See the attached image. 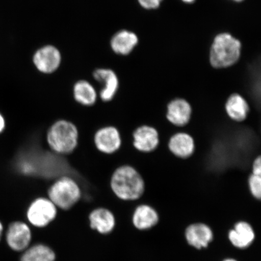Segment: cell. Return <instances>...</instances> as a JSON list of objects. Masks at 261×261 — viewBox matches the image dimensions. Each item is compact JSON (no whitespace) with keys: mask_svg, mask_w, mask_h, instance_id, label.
<instances>
[{"mask_svg":"<svg viewBox=\"0 0 261 261\" xmlns=\"http://www.w3.org/2000/svg\"><path fill=\"white\" fill-rule=\"evenodd\" d=\"M110 185L114 194L124 201L138 200L145 191L141 175L130 165L117 168L111 176Z\"/></svg>","mask_w":261,"mask_h":261,"instance_id":"1","label":"cell"},{"mask_svg":"<svg viewBox=\"0 0 261 261\" xmlns=\"http://www.w3.org/2000/svg\"><path fill=\"white\" fill-rule=\"evenodd\" d=\"M45 139L49 148L57 154L69 155L79 145V130L70 120L59 119L49 127Z\"/></svg>","mask_w":261,"mask_h":261,"instance_id":"2","label":"cell"},{"mask_svg":"<svg viewBox=\"0 0 261 261\" xmlns=\"http://www.w3.org/2000/svg\"><path fill=\"white\" fill-rule=\"evenodd\" d=\"M241 50V42L233 36L227 33L218 35L211 49V64L217 68L230 67L239 60Z\"/></svg>","mask_w":261,"mask_h":261,"instance_id":"3","label":"cell"},{"mask_svg":"<svg viewBox=\"0 0 261 261\" xmlns=\"http://www.w3.org/2000/svg\"><path fill=\"white\" fill-rule=\"evenodd\" d=\"M81 188L77 182L70 176H62L55 180L48 189V198L57 208L68 211L80 200Z\"/></svg>","mask_w":261,"mask_h":261,"instance_id":"4","label":"cell"},{"mask_svg":"<svg viewBox=\"0 0 261 261\" xmlns=\"http://www.w3.org/2000/svg\"><path fill=\"white\" fill-rule=\"evenodd\" d=\"M58 208L48 197H38L29 205L26 217L32 226L44 228L57 218Z\"/></svg>","mask_w":261,"mask_h":261,"instance_id":"5","label":"cell"},{"mask_svg":"<svg viewBox=\"0 0 261 261\" xmlns=\"http://www.w3.org/2000/svg\"><path fill=\"white\" fill-rule=\"evenodd\" d=\"M93 142L98 151L103 154L112 155L121 148L122 136L116 126L107 125L96 130Z\"/></svg>","mask_w":261,"mask_h":261,"instance_id":"6","label":"cell"},{"mask_svg":"<svg viewBox=\"0 0 261 261\" xmlns=\"http://www.w3.org/2000/svg\"><path fill=\"white\" fill-rule=\"evenodd\" d=\"M33 62L40 72L47 74L54 73L61 64V52L54 45H45L35 52Z\"/></svg>","mask_w":261,"mask_h":261,"instance_id":"7","label":"cell"},{"mask_svg":"<svg viewBox=\"0 0 261 261\" xmlns=\"http://www.w3.org/2000/svg\"><path fill=\"white\" fill-rule=\"evenodd\" d=\"M32 238L31 228L24 222H13L6 231V243L15 252H24L30 246Z\"/></svg>","mask_w":261,"mask_h":261,"instance_id":"8","label":"cell"},{"mask_svg":"<svg viewBox=\"0 0 261 261\" xmlns=\"http://www.w3.org/2000/svg\"><path fill=\"white\" fill-rule=\"evenodd\" d=\"M93 76L98 83L102 85L98 93L100 100L103 102H112L119 88V78L115 71L110 68H97L93 71Z\"/></svg>","mask_w":261,"mask_h":261,"instance_id":"9","label":"cell"},{"mask_svg":"<svg viewBox=\"0 0 261 261\" xmlns=\"http://www.w3.org/2000/svg\"><path fill=\"white\" fill-rule=\"evenodd\" d=\"M133 137V146L140 152H151L159 145V134L153 127L140 126L134 132Z\"/></svg>","mask_w":261,"mask_h":261,"instance_id":"10","label":"cell"},{"mask_svg":"<svg viewBox=\"0 0 261 261\" xmlns=\"http://www.w3.org/2000/svg\"><path fill=\"white\" fill-rule=\"evenodd\" d=\"M90 226L102 234L112 232L116 226V218L113 212L107 208H95L89 216Z\"/></svg>","mask_w":261,"mask_h":261,"instance_id":"11","label":"cell"},{"mask_svg":"<svg viewBox=\"0 0 261 261\" xmlns=\"http://www.w3.org/2000/svg\"><path fill=\"white\" fill-rule=\"evenodd\" d=\"M191 114V106L187 100L176 99L168 104L166 117L173 125L182 126L188 123Z\"/></svg>","mask_w":261,"mask_h":261,"instance_id":"12","label":"cell"},{"mask_svg":"<svg viewBox=\"0 0 261 261\" xmlns=\"http://www.w3.org/2000/svg\"><path fill=\"white\" fill-rule=\"evenodd\" d=\"M185 234L188 243L197 249L207 247L214 238L210 227L202 223L191 225L186 230Z\"/></svg>","mask_w":261,"mask_h":261,"instance_id":"13","label":"cell"},{"mask_svg":"<svg viewBox=\"0 0 261 261\" xmlns=\"http://www.w3.org/2000/svg\"><path fill=\"white\" fill-rule=\"evenodd\" d=\"M73 96L75 101L84 107L95 105L99 94L93 84L87 80H80L74 84Z\"/></svg>","mask_w":261,"mask_h":261,"instance_id":"14","label":"cell"},{"mask_svg":"<svg viewBox=\"0 0 261 261\" xmlns=\"http://www.w3.org/2000/svg\"><path fill=\"white\" fill-rule=\"evenodd\" d=\"M138 41V36L135 33L123 30L113 36L110 45L112 50L116 54L127 55L133 50Z\"/></svg>","mask_w":261,"mask_h":261,"instance_id":"15","label":"cell"},{"mask_svg":"<svg viewBox=\"0 0 261 261\" xmlns=\"http://www.w3.org/2000/svg\"><path fill=\"white\" fill-rule=\"evenodd\" d=\"M169 148L178 158H188L194 152V140L187 133H177L173 136L169 140Z\"/></svg>","mask_w":261,"mask_h":261,"instance_id":"16","label":"cell"},{"mask_svg":"<svg viewBox=\"0 0 261 261\" xmlns=\"http://www.w3.org/2000/svg\"><path fill=\"white\" fill-rule=\"evenodd\" d=\"M231 244L238 248L243 249L249 247L254 239V231L249 224L246 222L238 223L233 229L228 233Z\"/></svg>","mask_w":261,"mask_h":261,"instance_id":"17","label":"cell"},{"mask_svg":"<svg viewBox=\"0 0 261 261\" xmlns=\"http://www.w3.org/2000/svg\"><path fill=\"white\" fill-rule=\"evenodd\" d=\"M159 216L156 211L147 205H139L134 212L133 223L139 230H146L158 223Z\"/></svg>","mask_w":261,"mask_h":261,"instance_id":"18","label":"cell"},{"mask_svg":"<svg viewBox=\"0 0 261 261\" xmlns=\"http://www.w3.org/2000/svg\"><path fill=\"white\" fill-rule=\"evenodd\" d=\"M225 108L228 116L236 122L243 121L247 118L249 112L247 101L237 93L231 94L228 98Z\"/></svg>","mask_w":261,"mask_h":261,"instance_id":"19","label":"cell"},{"mask_svg":"<svg viewBox=\"0 0 261 261\" xmlns=\"http://www.w3.org/2000/svg\"><path fill=\"white\" fill-rule=\"evenodd\" d=\"M23 252L20 261H55L57 258L54 250L44 244L29 246Z\"/></svg>","mask_w":261,"mask_h":261,"instance_id":"20","label":"cell"},{"mask_svg":"<svg viewBox=\"0 0 261 261\" xmlns=\"http://www.w3.org/2000/svg\"><path fill=\"white\" fill-rule=\"evenodd\" d=\"M251 193L257 199L261 197V176L251 175L249 179Z\"/></svg>","mask_w":261,"mask_h":261,"instance_id":"21","label":"cell"},{"mask_svg":"<svg viewBox=\"0 0 261 261\" xmlns=\"http://www.w3.org/2000/svg\"><path fill=\"white\" fill-rule=\"evenodd\" d=\"M162 1V0H138L139 4L146 9L158 8Z\"/></svg>","mask_w":261,"mask_h":261,"instance_id":"22","label":"cell"},{"mask_svg":"<svg viewBox=\"0 0 261 261\" xmlns=\"http://www.w3.org/2000/svg\"><path fill=\"white\" fill-rule=\"evenodd\" d=\"M252 174L261 176V159L260 156L257 158L253 163Z\"/></svg>","mask_w":261,"mask_h":261,"instance_id":"23","label":"cell"},{"mask_svg":"<svg viewBox=\"0 0 261 261\" xmlns=\"http://www.w3.org/2000/svg\"><path fill=\"white\" fill-rule=\"evenodd\" d=\"M6 128V120L4 116L0 113V134L4 132Z\"/></svg>","mask_w":261,"mask_h":261,"instance_id":"24","label":"cell"},{"mask_svg":"<svg viewBox=\"0 0 261 261\" xmlns=\"http://www.w3.org/2000/svg\"><path fill=\"white\" fill-rule=\"evenodd\" d=\"M3 229H4V228H3V225L2 222L0 221V241H1L2 237L3 236Z\"/></svg>","mask_w":261,"mask_h":261,"instance_id":"25","label":"cell"},{"mask_svg":"<svg viewBox=\"0 0 261 261\" xmlns=\"http://www.w3.org/2000/svg\"><path fill=\"white\" fill-rule=\"evenodd\" d=\"M182 1L187 3H192L195 2V0H182Z\"/></svg>","mask_w":261,"mask_h":261,"instance_id":"26","label":"cell"},{"mask_svg":"<svg viewBox=\"0 0 261 261\" xmlns=\"http://www.w3.org/2000/svg\"><path fill=\"white\" fill-rule=\"evenodd\" d=\"M224 261H237V260L232 259H228L224 260Z\"/></svg>","mask_w":261,"mask_h":261,"instance_id":"27","label":"cell"},{"mask_svg":"<svg viewBox=\"0 0 261 261\" xmlns=\"http://www.w3.org/2000/svg\"><path fill=\"white\" fill-rule=\"evenodd\" d=\"M234 2H240L243 1V0H233Z\"/></svg>","mask_w":261,"mask_h":261,"instance_id":"28","label":"cell"}]
</instances>
